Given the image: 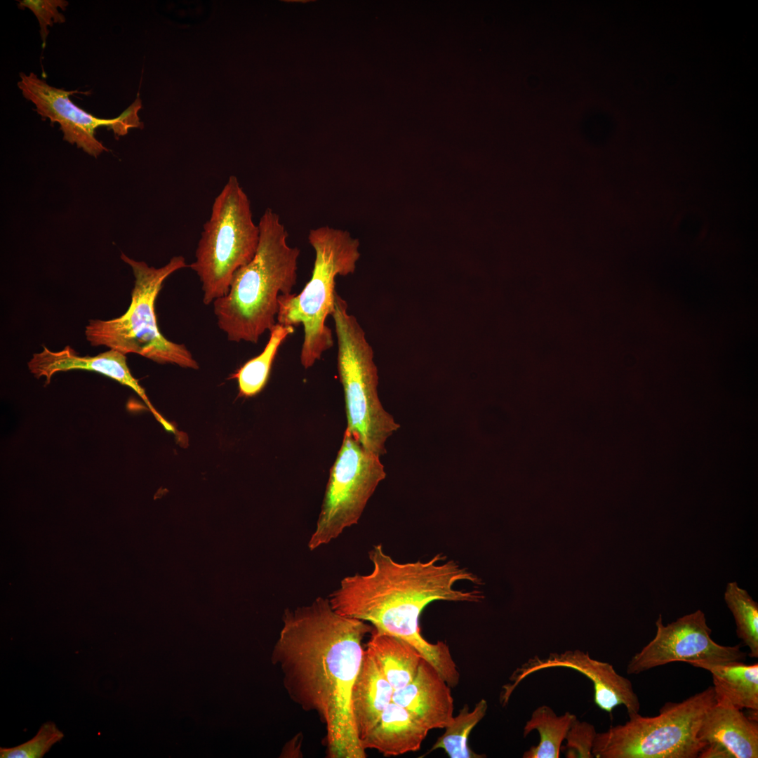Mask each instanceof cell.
Masks as SVG:
<instances>
[{
    "label": "cell",
    "instance_id": "obj_2",
    "mask_svg": "<svg viewBox=\"0 0 758 758\" xmlns=\"http://www.w3.org/2000/svg\"><path fill=\"white\" fill-rule=\"evenodd\" d=\"M373 564L367 574L344 578L329 597L340 614L371 624L379 632L399 637L413 646L432 665L450 687L460 673L449 647L443 641L430 643L420 633V616L435 601H479L477 590L455 588L461 581L477 585L478 578L467 568L438 554L428 561L400 563L386 554L382 545L369 552Z\"/></svg>",
    "mask_w": 758,
    "mask_h": 758
},
{
    "label": "cell",
    "instance_id": "obj_7",
    "mask_svg": "<svg viewBox=\"0 0 758 758\" xmlns=\"http://www.w3.org/2000/svg\"><path fill=\"white\" fill-rule=\"evenodd\" d=\"M715 703L709 686L679 703L668 702L654 717L639 713L624 724L597 733L596 758H697L705 746L698 738L701 720Z\"/></svg>",
    "mask_w": 758,
    "mask_h": 758
},
{
    "label": "cell",
    "instance_id": "obj_26",
    "mask_svg": "<svg viewBox=\"0 0 758 758\" xmlns=\"http://www.w3.org/2000/svg\"><path fill=\"white\" fill-rule=\"evenodd\" d=\"M18 2L19 8H29L36 17L44 46L49 33L48 27L65 22V17L58 10L66 9L69 3L65 0H22Z\"/></svg>",
    "mask_w": 758,
    "mask_h": 758
},
{
    "label": "cell",
    "instance_id": "obj_16",
    "mask_svg": "<svg viewBox=\"0 0 758 758\" xmlns=\"http://www.w3.org/2000/svg\"><path fill=\"white\" fill-rule=\"evenodd\" d=\"M429 729L402 706L392 701L369 732L361 739L363 748L384 756H398L419 750Z\"/></svg>",
    "mask_w": 758,
    "mask_h": 758
},
{
    "label": "cell",
    "instance_id": "obj_23",
    "mask_svg": "<svg viewBox=\"0 0 758 758\" xmlns=\"http://www.w3.org/2000/svg\"><path fill=\"white\" fill-rule=\"evenodd\" d=\"M725 602L732 613L736 625V634L749 649V656L758 657V604L736 582L726 585Z\"/></svg>",
    "mask_w": 758,
    "mask_h": 758
},
{
    "label": "cell",
    "instance_id": "obj_22",
    "mask_svg": "<svg viewBox=\"0 0 758 758\" xmlns=\"http://www.w3.org/2000/svg\"><path fill=\"white\" fill-rule=\"evenodd\" d=\"M488 709L485 699L476 703L472 711L466 704L453 717L445 728L444 734L439 737L431 751L442 749L450 758H482L484 754L474 752L468 746V738L474 726L484 717Z\"/></svg>",
    "mask_w": 758,
    "mask_h": 758
},
{
    "label": "cell",
    "instance_id": "obj_8",
    "mask_svg": "<svg viewBox=\"0 0 758 758\" xmlns=\"http://www.w3.org/2000/svg\"><path fill=\"white\" fill-rule=\"evenodd\" d=\"M259 239L248 196L232 175L215 199L190 265L201 282L205 305L228 293L234 273L253 258Z\"/></svg>",
    "mask_w": 758,
    "mask_h": 758
},
{
    "label": "cell",
    "instance_id": "obj_11",
    "mask_svg": "<svg viewBox=\"0 0 758 758\" xmlns=\"http://www.w3.org/2000/svg\"><path fill=\"white\" fill-rule=\"evenodd\" d=\"M18 83L25 98L32 102L36 112L51 123H58L63 138L70 144H76L91 156L97 157L107 149L96 139L95 129L105 126L112 130L116 136L126 135L132 128H142L138 112L142 107L138 95L135 100L119 117L113 119L96 117L74 104L69 95L77 91H65L51 86L39 79L34 73L20 74Z\"/></svg>",
    "mask_w": 758,
    "mask_h": 758
},
{
    "label": "cell",
    "instance_id": "obj_21",
    "mask_svg": "<svg viewBox=\"0 0 758 758\" xmlns=\"http://www.w3.org/2000/svg\"><path fill=\"white\" fill-rule=\"evenodd\" d=\"M270 332V338L263 351L246 362L232 375V378L237 380L241 397H253L265 387L278 349L283 341L294 332V328L277 323Z\"/></svg>",
    "mask_w": 758,
    "mask_h": 758
},
{
    "label": "cell",
    "instance_id": "obj_13",
    "mask_svg": "<svg viewBox=\"0 0 758 758\" xmlns=\"http://www.w3.org/2000/svg\"><path fill=\"white\" fill-rule=\"evenodd\" d=\"M43 347L42 351L32 355L27 365L34 377H45L46 385L50 383L52 376L58 372L85 370L101 373L132 389L163 427L169 432H175L174 427L156 411L145 390L131 374L126 354L109 349L93 357L80 356L70 346H66L60 351H52L45 346Z\"/></svg>",
    "mask_w": 758,
    "mask_h": 758
},
{
    "label": "cell",
    "instance_id": "obj_19",
    "mask_svg": "<svg viewBox=\"0 0 758 758\" xmlns=\"http://www.w3.org/2000/svg\"><path fill=\"white\" fill-rule=\"evenodd\" d=\"M366 644L382 672L393 689H400L415 677L423 659L420 652L406 641L373 628Z\"/></svg>",
    "mask_w": 758,
    "mask_h": 758
},
{
    "label": "cell",
    "instance_id": "obj_24",
    "mask_svg": "<svg viewBox=\"0 0 758 758\" xmlns=\"http://www.w3.org/2000/svg\"><path fill=\"white\" fill-rule=\"evenodd\" d=\"M64 738V733L53 722L44 723L30 740L13 747H1V758H41Z\"/></svg>",
    "mask_w": 758,
    "mask_h": 758
},
{
    "label": "cell",
    "instance_id": "obj_10",
    "mask_svg": "<svg viewBox=\"0 0 758 758\" xmlns=\"http://www.w3.org/2000/svg\"><path fill=\"white\" fill-rule=\"evenodd\" d=\"M656 626L653 639L630 660L627 674H637L672 662L724 664L745 659L740 644L723 646L712 639V630L700 609L666 625L659 614Z\"/></svg>",
    "mask_w": 758,
    "mask_h": 758
},
{
    "label": "cell",
    "instance_id": "obj_12",
    "mask_svg": "<svg viewBox=\"0 0 758 758\" xmlns=\"http://www.w3.org/2000/svg\"><path fill=\"white\" fill-rule=\"evenodd\" d=\"M564 667L576 670L593 684L594 702L601 710L611 713L623 705L628 716L639 713L640 703L632 682L619 674L613 665L590 657L579 649L551 653L546 658L535 656L518 667L506 685L502 700L507 703L515 688L530 674L549 668Z\"/></svg>",
    "mask_w": 758,
    "mask_h": 758
},
{
    "label": "cell",
    "instance_id": "obj_18",
    "mask_svg": "<svg viewBox=\"0 0 758 758\" xmlns=\"http://www.w3.org/2000/svg\"><path fill=\"white\" fill-rule=\"evenodd\" d=\"M712 677L715 702L739 710H758V663L733 661L724 664L694 663Z\"/></svg>",
    "mask_w": 758,
    "mask_h": 758
},
{
    "label": "cell",
    "instance_id": "obj_5",
    "mask_svg": "<svg viewBox=\"0 0 758 758\" xmlns=\"http://www.w3.org/2000/svg\"><path fill=\"white\" fill-rule=\"evenodd\" d=\"M121 258L131 267L135 277L129 307L114 319H90L85 328L86 340L92 346H105L124 354H137L159 364L198 368L185 345L171 341L161 333L155 312L156 299L163 284L173 273L187 267L185 258L174 256L159 268L124 253Z\"/></svg>",
    "mask_w": 758,
    "mask_h": 758
},
{
    "label": "cell",
    "instance_id": "obj_25",
    "mask_svg": "<svg viewBox=\"0 0 758 758\" xmlns=\"http://www.w3.org/2000/svg\"><path fill=\"white\" fill-rule=\"evenodd\" d=\"M597 732L594 726L577 719L570 727L566 745L562 747L567 758H593L592 749Z\"/></svg>",
    "mask_w": 758,
    "mask_h": 758
},
{
    "label": "cell",
    "instance_id": "obj_9",
    "mask_svg": "<svg viewBox=\"0 0 758 758\" xmlns=\"http://www.w3.org/2000/svg\"><path fill=\"white\" fill-rule=\"evenodd\" d=\"M377 456L366 450L345 430L341 446L330 469L316 528L308 542L314 550L357 524L378 484L385 467Z\"/></svg>",
    "mask_w": 758,
    "mask_h": 758
},
{
    "label": "cell",
    "instance_id": "obj_3",
    "mask_svg": "<svg viewBox=\"0 0 758 758\" xmlns=\"http://www.w3.org/2000/svg\"><path fill=\"white\" fill-rule=\"evenodd\" d=\"M259 244L250 262L234 273L228 293L213 303L219 328L233 342L257 343L276 325L281 294L296 284L300 249L287 243L279 216L267 208L261 216Z\"/></svg>",
    "mask_w": 758,
    "mask_h": 758
},
{
    "label": "cell",
    "instance_id": "obj_1",
    "mask_svg": "<svg viewBox=\"0 0 758 758\" xmlns=\"http://www.w3.org/2000/svg\"><path fill=\"white\" fill-rule=\"evenodd\" d=\"M274 651L290 698L323 722L329 758H365L352 710L368 623L336 612L328 598L287 609Z\"/></svg>",
    "mask_w": 758,
    "mask_h": 758
},
{
    "label": "cell",
    "instance_id": "obj_15",
    "mask_svg": "<svg viewBox=\"0 0 758 758\" xmlns=\"http://www.w3.org/2000/svg\"><path fill=\"white\" fill-rule=\"evenodd\" d=\"M757 722L742 710L715 702L705 712L697 737L705 745L724 747L733 758H757Z\"/></svg>",
    "mask_w": 758,
    "mask_h": 758
},
{
    "label": "cell",
    "instance_id": "obj_20",
    "mask_svg": "<svg viewBox=\"0 0 758 758\" xmlns=\"http://www.w3.org/2000/svg\"><path fill=\"white\" fill-rule=\"evenodd\" d=\"M577 719L569 712L557 715L547 705L537 707L526 722L523 736L526 738L536 730L540 735L539 743L531 746L523 754L524 758H558L563 741L572 724Z\"/></svg>",
    "mask_w": 758,
    "mask_h": 758
},
{
    "label": "cell",
    "instance_id": "obj_17",
    "mask_svg": "<svg viewBox=\"0 0 758 758\" xmlns=\"http://www.w3.org/2000/svg\"><path fill=\"white\" fill-rule=\"evenodd\" d=\"M394 691L372 655L365 649L351 698L352 714L360 740L374 726L392 701Z\"/></svg>",
    "mask_w": 758,
    "mask_h": 758
},
{
    "label": "cell",
    "instance_id": "obj_4",
    "mask_svg": "<svg viewBox=\"0 0 758 758\" xmlns=\"http://www.w3.org/2000/svg\"><path fill=\"white\" fill-rule=\"evenodd\" d=\"M308 241L315 252L311 278L300 293L279 296L277 316L278 324L303 325L300 362L305 368L333 346L326 320L334 310L335 279L354 273L360 257L359 240L345 230L328 226L312 229Z\"/></svg>",
    "mask_w": 758,
    "mask_h": 758
},
{
    "label": "cell",
    "instance_id": "obj_14",
    "mask_svg": "<svg viewBox=\"0 0 758 758\" xmlns=\"http://www.w3.org/2000/svg\"><path fill=\"white\" fill-rule=\"evenodd\" d=\"M450 688L423 658L412 681L394 691L392 701L407 710L429 730L445 729L453 717Z\"/></svg>",
    "mask_w": 758,
    "mask_h": 758
},
{
    "label": "cell",
    "instance_id": "obj_6",
    "mask_svg": "<svg viewBox=\"0 0 758 758\" xmlns=\"http://www.w3.org/2000/svg\"><path fill=\"white\" fill-rule=\"evenodd\" d=\"M331 316L338 341L337 368L344 392L346 430L366 450L382 456L387 452L386 441L400 425L380 401L378 369L365 332L337 292Z\"/></svg>",
    "mask_w": 758,
    "mask_h": 758
}]
</instances>
